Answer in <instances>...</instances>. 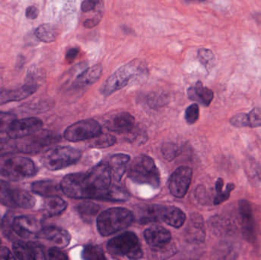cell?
<instances>
[{
  "instance_id": "24",
  "label": "cell",
  "mask_w": 261,
  "mask_h": 260,
  "mask_svg": "<svg viewBox=\"0 0 261 260\" xmlns=\"http://www.w3.org/2000/svg\"><path fill=\"white\" fill-rule=\"evenodd\" d=\"M68 207V204L64 199L58 196L45 197L42 204V210L48 217L59 215L64 212Z\"/></svg>"
},
{
  "instance_id": "50",
  "label": "cell",
  "mask_w": 261,
  "mask_h": 260,
  "mask_svg": "<svg viewBox=\"0 0 261 260\" xmlns=\"http://www.w3.org/2000/svg\"><path fill=\"white\" fill-rule=\"evenodd\" d=\"M187 3H202L205 2L206 0H185Z\"/></svg>"
},
{
  "instance_id": "5",
  "label": "cell",
  "mask_w": 261,
  "mask_h": 260,
  "mask_svg": "<svg viewBox=\"0 0 261 260\" xmlns=\"http://www.w3.org/2000/svg\"><path fill=\"white\" fill-rule=\"evenodd\" d=\"M128 176L133 182L147 184L154 188L160 185V174L154 160L147 155H140L132 160L128 170Z\"/></svg>"
},
{
  "instance_id": "21",
  "label": "cell",
  "mask_w": 261,
  "mask_h": 260,
  "mask_svg": "<svg viewBox=\"0 0 261 260\" xmlns=\"http://www.w3.org/2000/svg\"><path fill=\"white\" fill-rule=\"evenodd\" d=\"M103 74L101 64H96L81 73L73 83L74 88L84 89L98 81Z\"/></svg>"
},
{
  "instance_id": "41",
  "label": "cell",
  "mask_w": 261,
  "mask_h": 260,
  "mask_svg": "<svg viewBox=\"0 0 261 260\" xmlns=\"http://www.w3.org/2000/svg\"><path fill=\"white\" fill-rule=\"evenodd\" d=\"M198 58L199 61L207 67L213 61L214 55L210 50L200 49L198 52Z\"/></svg>"
},
{
  "instance_id": "20",
  "label": "cell",
  "mask_w": 261,
  "mask_h": 260,
  "mask_svg": "<svg viewBox=\"0 0 261 260\" xmlns=\"http://www.w3.org/2000/svg\"><path fill=\"white\" fill-rule=\"evenodd\" d=\"M37 90L36 84H26L16 90H0V105L23 100Z\"/></svg>"
},
{
  "instance_id": "27",
  "label": "cell",
  "mask_w": 261,
  "mask_h": 260,
  "mask_svg": "<svg viewBox=\"0 0 261 260\" xmlns=\"http://www.w3.org/2000/svg\"><path fill=\"white\" fill-rule=\"evenodd\" d=\"M58 34V29L51 24L41 25L35 32L36 38L45 43H52L56 41Z\"/></svg>"
},
{
  "instance_id": "28",
  "label": "cell",
  "mask_w": 261,
  "mask_h": 260,
  "mask_svg": "<svg viewBox=\"0 0 261 260\" xmlns=\"http://www.w3.org/2000/svg\"><path fill=\"white\" fill-rule=\"evenodd\" d=\"M15 207L29 209L34 207L36 200L29 192L24 190H15Z\"/></svg>"
},
{
  "instance_id": "47",
  "label": "cell",
  "mask_w": 261,
  "mask_h": 260,
  "mask_svg": "<svg viewBox=\"0 0 261 260\" xmlns=\"http://www.w3.org/2000/svg\"><path fill=\"white\" fill-rule=\"evenodd\" d=\"M15 257L8 248L0 247V259H13Z\"/></svg>"
},
{
  "instance_id": "7",
  "label": "cell",
  "mask_w": 261,
  "mask_h": 260,
  "mask_svg": "<svg viewBox=\"0 0 261 260\" xmlns=\"http://www.w3.org/2000/svg\"><path fill=\"white\" fill-rule=\"evenodd\" d=\"M106 248L110 255L126 256L130 259H138L144 255L139 239L133 232H125L112 238L108 242Z\"/></svg>"
},
{
  "instance_id": "43",
  "label": "cell",
  "mask_w": 261,
  "mask_h": 260,
  "mask_svg": "<svg viewBox=\"0 0 261 260\" xmlns=\"http://www.w3.org/2000/svg\"><path fill=\"white\" fill-rule=\"evenodd\" d=\"M102 18H103V13L100 12L92 18L88 19V20L84 21V26L86 29H93V28L96 27V26L99 25V23L101 22Z\"/></svg>"
},
{
  "instance_id": "45",
  "label": "cell",
  "mask_w": 261,
  "mask_h": 260,
  "mask_svg": "<svg viewBox=\"0 0 261 260\" xmlns=\"http://www.w3.org/2000/svg\"><path fill=\"white\" fill-rule=\"evenodd\" d=\"M39 11L37 7L34 6H31L26 9V18L30 20H35L38 18L39 16Z\"/></svg>"
},
{
  "instance_id": "10",
  "label": "cell",
  "mask_w": 261,
  "mask_h": 260,
  "mask_svg": "<svg viewBox=\"0 0 261 260\" xmlns=\"http://www.w3.org/2000/svg\"><path fill=\"white\" fill-rule=\"evenodd\" d=\"M192 177V170L190 167L179 166L172 173L169 180L170 193L176 198H183L190 186Z\"/></svg>"
},
{
  "instance_id": "13",
  "label": "cell",
  "mask_w": 261,
  "mask_h": 260,
  "mask_svg": "<svg viewBox=\"0 0 261 260\" xmlns=\"http://www.w3.org/2000/svg\"><path fill=\"white\" fill-rule=\"evenodd\" d=\"M238 207L243 236L249 242H253L256 236V227L251 206L247 200L241 199L239 201Z\"/></svg>"
},
{
  "instance_id": "14",
  "label": "cell",
  "mask_w": 261,
  "mask_h": 260,
  "mask_svg": "<svg viewBox=\"0 0 261 260\" xmlns=\"http://www.w3.org/2000/svg\"><path fill=\"white\" fill-rule=\"evenodd\" d=\"M186 240L194 244H199L205 241V228L203 218L197 213L191 214L185 230Z\"/></svg>"
},
{
  "instance_id": "17",
  "label": "cell",
  "mask_w": 261,
  "mask_h": 260,
  "mask_svg": "<svg viewBox=\"0 0 261 260\" xmlns=\"http://www.w3.org/2000/svg\"><path fill=\"white\" fill-rule=\"evenodd\" d=\"M155 206L159 220L165 222L166 223L175 228L183 227V225L186 221V216L181 209L175 206L157 205V204Z\"/></svg>"
},
{
  "instance_id": "40",
  "label": "cell",
  "mask_w": 261,
  "mask_h": 260,
  "mask_svg": "<svg viewBox=\"0 0 261 260\" xmlns=\"http://www.w3.org/2000/svg\"><path fill=\"white\" fill-rule=\"evenodd\" d=\"M103 0H84L81 4L83 13H88L97 8H103Z\"/></svg>"
},
{
  "instance_id": "51",
  "label": "cell",
  "mask_w": 261,
  "mask_h": 260,
  "mask_svg": "<svg viewBox=\"0 0 261 260\" xmlns=\"http://www.w3.org/2000/svg\"><path fill=\"white\" fill-rule=\"evenodd\" d=\"M259 17H260V20H259V19H257V20H259V21L261 22V15H260V16H259Z\"/></svg>"
},
{
  "instance_id": "42",
  "label": "cell",
  "mask_w": 261,
  "mask_h": 260,
  "mask_svg": "<svg viewBox=\"0 0 261 260\" xmlns=\"http://www.w3.org/2000/svg\"><path fill=\"white\" fill-rule=\"evenodd\" d=\"M48 258L49 259L66 260L68 256L58 248H51L48 251Z\"/></svg>"
},
{
  "instance_id": "34",
  "label": "cell",
  "mask_w": 261,
  "mask_h": 260,
  "mask_svg": "<svg viewBox=\"0 0 261 260\" xmlns=\"http://www.w3.org/2000/svg\"><path fill=\"white\" fill-rule=\"evenodd\" d=\"M162 154L167 160H173L179 153V148L173 143H165L161 148Z\"/></svg>"
},
{
  "instance_id": "16",
  "label": "cell",
  "mask_w": 261,
  "mask_h": 260,
  "mask_svg": "<svg viewBox=\"0 0 261 260\" xmlns=\"http://www.w3.org/2000/svg\"><path fill=\"white\" fill-rule=\"evenodd\" d=\"M13 253L19 259H45L43 249L34 242L17 241L13 246Z\"/></svg>"
},
{
  "instance_id": "31",
  "label": "cell",
  "mask_w": 261,
  "mask_h": 260,
  "mask_svg": "<svg viewBox=\"0 0 261 260\" xmlns=\"http://www.w3.org/2000/svg\"><path fill=\"white\" fill-rule=\"evenodd\" d=\"M116 137L109 134L101 133L100 135L91 139L89 146L93 148H106L116 144Z\"/></svg>"
},
{
  "instance_id": "6",
  "label": "cell",
  "mask_w": 261,
  "mask_h": 260,
  "mask_svg": "<svg viewBox=\"0 0 261 260\" xmlns=\"http://www.w3.org/2000/svg\"><path fill=\"white\" fill-rule=\"evenodd\" d=\"M81 158V152L70 146L52 147L43 153L42 163L49 170L64 169L77 163Z\"/></svg>"
},
{
  "instance_id": "44",
  "label": "cell",
  "mask_w": 261,
  "mask_h": 260,
  "mask_svg": "<svg viewBox=\"0 0 261 260\" xmlns=\"http://www.w3.org/2000/svg\"><path fill=\"white\" fill-rule=\"evenodd\" d=\"M195 197L197 198L198 201L202 203V204H206L208 202V194H207L205 187L199 186L196 188V190H195Z\"/></svg>"
},
{
  "instance_id": "29",
  "label": "cell",
  "mask_w": 261,
  "mask_h": 260,
  "mask_svg": "<svg viewBox=\"0 0 261 260\" xmlns=\"http://www.w3.org/2000/svg\"><path fill=\"white\" fill-rule=\"evenodd\" d=\"M138 222L141 224L159 221L155 205H144L138 210Z\"/></svg>"
},
{
  "instance_id": "22",
  "label": "cell",
  "mask_w": 261,
  "mask_h": 260,
  "mask_svg": "<svg viewBox=\"0 0 261 260\" xmlns=\"http://www.w3.org/2000/svg\"><path fill=\"white\" fill-rule=\"evenodd\" d=\"M129 161V156L124 153H117L109 159L107 163L110 168L112 179L114 180L119 182L122 179Z\"/></svg>"
},
{
  "instance_id": "12",
  "label": "cell",
  "mask_w": 261,
  "mask_h": 260,
  "mask_svg": "<svg viewBox=\"0 0 261 260\" xmlns=\"http://www.w3.org/2000/svg\"><path fill=\"white\" fill-rule=\"evenodd\" d=\"M42 228L40 223L34 217L20 216L13 219V231L23 239H32L37 238Z\"/></svg>"
},
{
  "instance_id": "19",
  "label": "cell",
  "mask_w": 261,
  "mask_h": 260,
  "mask_svg": "<svg viewBox=\"0 0 261 260\" xmlns=\"http://www.w3.org/2000/svg\"><path fill=\"white\" fill-rule=\"evenodd\" d=\"M135 118L128 112H122L111 117L106 121V127L109 131L118 134H128L135 128Z\"/></svg>"
},
{
  "instance_id": "48",
  "label": "cell",
  "mask_w": 261,
  "mask_h": 260,
  "mask_svg": "<svg viewBox=\"0 0 261 260\" xmlns=\"http://www.w3.org/2000/svg\"><path fill=\"white\" fill-rule=\"evenodd\" d=\"M223 186H224V180L221 178L218 179L215 183V190H216L217 194H220L222 192Z\"/></svg>"
},
{
  "instance_id": "9",
  "label": "cell",
  "mask_w": 261,
  "mask_h": 260,
  "mask_svg": "<svg viewBox=\"0 0 261 260\" xmlns=\"http://www.w3.org/2000/svg\"><path fill=\"white\" fill-rule=\"evenodd\" d=\"M102 133V127L94 119L79 121L67 128L64 138L71 142L91 140Z\"/></svg>"
},
{
  "instance_id": "4",
  "label": "cell",
  "mask_w": 261,
  "mask_h": 260,
  "mask_svg": "<svg viewBox=\"0 0 261 260\" xmlns=\"http://www.w3.org/2000/svg\"><path fill=\"white\" fill-rule=\"evenodd\" d=\"M36 172L34 162L27 157L11 154L0 156V176L17 181L32 177Z\"/></svg>"
},
{
  "instance_id": "23",
  "label": "cell",
  "mask_w": 261,
  "mask_h": 260,
  "mask_svg": "<svg viewBox=\"0 0 261 260\" xmlns=\"http://www.w3.org/2000/svg\"><path fill=\"white\" fill-rule=\"evenodd\" d=\"M187 95L189 99L198 102L204 106H209L214 98L212 90L205 87L200 81L188 89Z\"/></svg>"
},
{
  "instance_id": "25",
  "label": "cell",
  "mask_w": 261,
  "mask_h": 260,
  "mask_svg": "<svg viewBox=\"0 0 261 260\" xmlns=\"http://www.w3.org/2000/svg\"><path fill=\"white\" fill-rule=\"evenodd\" d=\"M32 192L44 197L55 196L59 195L61 191V185L52 180H42L33 182Z\"/></svg>"
},
{
  "instance_id": "15",
  "label": "cell",
  "mask_w": 261,
  "mask_h": 260,
  "mask_svg": "<svg viewBox=\"0 0 261 260\" xmlns=\"http://www.w3.org/2000/svg\"><path fill=\"white\" fill-rule=\"evenodd\" d=\"M37 238L48 241L58 248L68 246L71 242V234L64 229L55 226L42 227Z\"/></svg>"
},
{
  "instance_id": "49",
  "label": "cell",
  "mask_w": 261,
  "mask_h": 260,
  "mask_svg": "<svg viewBox=\"0 0 261 260\" xmlns=\"http://www.w3.org/2000/svg\"><path fill=\"white\" fill-rule=\"evenodd\" d=\"M7 141L6 139H4V138H1L0 139V151L1 150H4L7 145Z\"/></svg>"
},
{
  "instance_id": "30",
  "label": "cell",
  "mask_w": 261,
  "mask_h": 260,
  "mask_svg": "<svg viewBox=\"0 0 261 260\" xmlns=\"http://www.w3.org/2000/svg\"><path fill=\"white\" fill-rule=\"evenodd\" d=\"M15 189L5 181L0 180V203L9 207H15Z\"/></svg>"
},
{
  "instance_id": "37",
  "label": "cell",
  "mask_w": 261,
  "mask_h": 260,
  "mask_svg": "<svg viewBox=\"0 0 261 260\" xmlns=\"http://www.w3.org/2000/svg\"><path fill=\"white\" fill-rule=\"evenodd\" d=\"M247 118H248V127L251 128L261 127L260 108H254L252 109L250 113L247 114Z\"/></svg>"
},
{
  "instance_id": "39",
  "label": "cell",
  "mask_w": 261,
  "mask_h": 260,
  "mask_svg": "<svg viewBox=\"0 0 261 260\" xmlns=\"http://www.w3.org/2000/svg\"><path fill=\"white\" fill-rule=\"evenodd\" d=\"M230 123H231V125H232L233 126L237 127V128L248 127L247 114L240 113L234 115V116L230 119Z\"/></svg>"
},
{
  "instance_id": "46",
  "label": "cell",
  "mask_w": 261,
  "mask_h": 260,
  "mask_svg": "<svg viewBox=\"0 0 261 260\" xmlns=\"http://www.w3.org/2000/svg\"><path fill=\"white\" fill-rule=\"evenodd\" d=\"M80 53V49L78 48H70L66 53V61L68 63L74 62V60L78 56Z\"/></svg>"
},
{
  "instance_id": "2",
  "label": "cell",
  "mask_w": 261,
  "mask_h": 260,
  "mask_svg": "<svg viewBox=\"0 0 261 260\" xmlns=\"http://www.w3.org/2000/svg\"><path fill=\"white\" fill-rule=\"evenodd\" d=\"M148 67L143 61L135 60L118 69L105 82L101 93L107 96L122 90L130 83L148 74Z\"/></svg>"
},
{
  "instance_id": "8",
  "label": "cell",
  "mask_w": 261,
  "mask_h": 260,
  "mask_svg": "<svg viewBox=\"0 0 261 260\" xmlns=\"http://www.w3.org/2000/svg\"><path fill=\"white\" fill-rule=\"evenodd\" d=\"M61 141L58 134L52 131L39 130L37 132L20 139L16 146L22 153L35 154Z\"/></svg>"
},
{
  "instance_id": "18",
  "label": "cell",
  "mask_w": 261,
  "mask_h": 260,
  "mask_svg": "<svg viewBox=\"0 0 261 260\" xmlns=\"http://www.w3.org/2000/svg\"><path fill=\"white\" fill-rule=\"evenodd\" d=\"M146 242L153 249L164 247L171 241V233L165 227L153 225L149 228L146 229L144 233Z\"/></svg>"
},
{
  "instance_id": "38",
  "label": "cell",
  "mask_w": 261,
  "mask_h": 260,
  "mask_svg": "<svg viewBox=\"0 0 261 260\" xmlns=\"http://www.w3.org/2000/svg\"><path fill=\"white\" fill-rule=\"evenodd\" d=\"M235 188V185L233 183H228L226 185V188L224 191H222L220 194H217L215 196V199H214V204L217 205V204H221V203L225 201L226 200L228 199L231 195V192L233 189Z\"/></svg>"
},
{
  "instance_id": "32",
  "label": "cell",
  "mask_w": 261,
  "mask_h": 260,
  "mask_svg": "<svg viewBox=\"0 0 261 260\" xmlns=\"http://www.w3.org/2000/svg\"><path fill=\"white\" fill-rule=\"evenodd\" d=\"M82 258L87 260L106 259L103 249L96 245L86 246L82 252Z\"/></svg>"
},
{
  "instance_id": "26",
  "label": "cell",
  "mask_w": 261,
  "mask_h": 260,
  "mask_svg": "<svg viewBox=\"0 0 261 260\" xmlns=\"http://www.w3.org/2000/svg\"><path fill=\"white\" fill-rule=\"evenodd\" d=\"M100 209V206L90 201H82L77 206V211L79 215L87 223H91L93 221Z\"/></svg>"
},
{
  "instance_id": "11",
  "label": "cell",
  "mask_w": 261,
  "mask_h": 260,
  "mask_svg": "<svg viewBox=\"0 0 261 260\" xmlns=\"http://www.w3.org/2000/svg\"><path fill=\"white\" fill-rule=\"evenodd\" d=\"M43 122L39 118H26L15 120L7 131L12 139H21L42 129Z\"/></svg>"
},
{
  "instance_id": "35",
  "label": "cell",
  "mask_w": 261,
  "mask_h": 260,
  "mask_svg": "<svg viewBox=\"0 0 261 260\" xmlns=\"http://www.w3.org/2000/svg\"><path fill=\"white\" fill-rule=\"evenodd\" d=\"M199 118V108L197 104L190 105L185 112V119L189 125H193Z\"/></svg>"
},
{
  "instance_id": "33",
  "label": "cell",
  "mask_w": 261,
  "mask_h": 260,
  "mask_svg": "<svg viewBox=\"0 0 261 260\" xmlns=\"http://www.w3.org/2000/svg\"><path fill=\"white\" fill-rule=\"evenodd\" d=\"M211 226L216 233L230 231L233 229V223L227 219L221 218V217H212L211 221Z\"/></svg>"
},
{
  "instance_id": "36",
  "label": "cell",
  "mask_w": 261,
  "mask_h": 260,
  "mask_svg": "<svg viewBox=\"0 0 261 260\" xmlns=\"http://www.w3.org/2000/svg\"><path fill=\"white\" fill-rule=\"evenodd\" d=\"M16 115L9 112H0V134L8 131L12 123L16 120Z\"/></svg>"
},
{
  "instance_id": "3",
  "label": "cell",
  "mask_w": 261,
  "mask_h": 260,
  "mask_svg": "<svg viewBox=\"0 0 261 260\" xmlns=\"http://www.w3.org/2000/svg\"><path fill=\"white\" fill-rule=\"evenodd\" d=\"M135 216L125 207H112L98 216L96 226L103 236H110L132 224Z\"/></svg>"
},
{
  "instance_id": "1",
  "label": "cell",
  "mask_w": 261,
  "mask_h": 260,
  "mask_svg": "<svg viewBox=\"0 0 261 260\" xmlns=\"http://www.w3.org/2000/svg\"><path fill=\"white\" fill-rule=\"evenodd\" d=\"M112 180L107 162H101L89 172L67 175L60 185L61 191L70 198L107 201Z\"/></svg>"
}]
</instances>
